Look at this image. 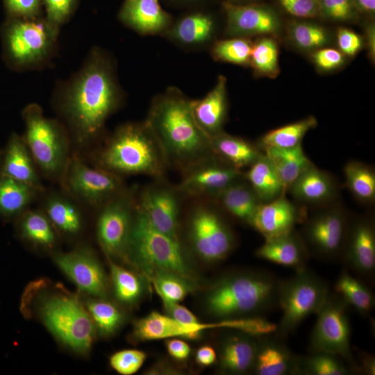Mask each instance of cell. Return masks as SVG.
<instances>
[{"instance_id":"6da1fadb","label":"cell","mask_w":375,"mask_h":375,"mask_svg":"<svg viewBox=\"0 0 375 375\" xmlns=\"http://www.w3.org/2000/svg\"><path fill=\"white\" fill-rule=\"evenodd\" d=\"M58 88L60 109L80 144L98 136L122 97L114 60L99 47L93 48L81 69Z\"/></svg>"},{"instance_id":"7a4b0ae2","label":"cell","mask_w":375,"mask_h":375,"mask_svg":"<svg viewBox=\"0 0 375 375\" xmlns=\"http://www.w3.org/2000/svg\"><path fill=\"white\" fill-rule=\"evenodd\" d=\"M192 99L176 88L154 97L144 121L156 137L167 164L183 169L212 154L210 138L197 124Z\"/></svg>"},{"instance_id":"3957f363","label":"cell","mask_w":375,"mask_h":375,"mask_svg":"<svg viewBox=\"0 0 375 375\" xmlns=\"http://www.w3.org/2000/svg\"><path fill=\"white\" fill-rule=\"evenodd\" d=\"M281 281L267 272H244L220 280L208 294L209 313L219 319L258 316L278 306Z\"/></svg>"},{"instance_id":"277c9868","label":"cell","mask_w":375,"mask_h":375,"mask_svg":"<svg viewBox=\"0 0 375 375\" xmlns=\"http://www.w3.org/2000/svg\"><path fill=\"white\" fill-rule=\"evenodd\" d=\"M99 168L115 174L160 176L167 165L145 122L120 126L98 156Z\"/></svg>"},{"instance_id":"5b68a950","label":"cell","mask_w":375,"mask_h":375,"mask_svg":"<svg viewBox=\"0 0 375 375\" xmlns=\"http://www.w3.org/2000/svg\"><path fill=\"white\" fill-rule=\"evenodd\" d=\"M135 210L125 253L151 276L167 272L192 279L178 239L156 228L138 207Z\"/></svg>"},{"instance_id":"8992f818","label":"cell","mask_w":375,"mask_h":375,"mask_svg":"<svg viewBox=\"0 0 375 375\" xmlns=\"http://www.w3.org/2000/svg\"><path fill=\"white\" fill-rule=\"evenodd\" d=\"M59 28L41 16L11 17L2 31L6 60L18 69H34L45 66L56 51Z\"/></svg>"},{"instance_id":"52a82bcc","label":"cell","mask_w":375,"mask_h":375,"mask_svg":"<svg viewBox=\"0 0 375 375\" xmlns=\"http://www.w3.org/2000/svg\"><path fill=\"white\" fill-rule=\"evenodd\" d=\"M23 136L35 162L50 177L62 175L69 160L67 133L57 120L47 118L37 103L22 111Z\"/></svg>"},{"instance_id":"ba28073f","label":"cell","mask_w":375,"mask_h":375,"mask_svg":"<svg viewBox=\"0 0 375 375\" xmlns=\"http://www.w3.org/2000/svg\"><path fill=\"white\" fill-rule=\"evenodd\" d=\"M328 294L326 283L306 268L281 281L278 306L282 315L276 333L284 337L293 332L306 318L318 312Z\"/></svg>"},{"instance_id":"9c48e42d","label":"cell","mask_w":375,"mask_h":375,"mask_svg":"<svg viewBox=\"0 0 375 375\" xmlns=\"http://www.w3.org/2000/svg\"><path fill=\"white\" fill-rule=\"evenodd\" d=\"M40 316L49 331L64 344L80 353L90 349L95 326L86 308L74 296L48 297L42 303Z\"/></svg>"},{"instance_id":"30bf717a","label":"cell","mask_w":375,"mask_h":375,"mask_svg":"<svg viewBox=\"0 0 375 375\" xmlns=\"http://www.w3.org/2000/svg\"><path fill=\"white\" fill-rule=\"evenodd\" d=\"M350 218L337 200L318 208L305 220L301 234L310 254L324 260L341 256Z\"/></svg>"},{"instance_id":"8fae6325","label":"cell","mask_w":375,"mask_h":375,"mask_svg":"<svg viewBox=\"0 0 375 375\" xmlns=\"http://www.w3.org/2000/svg\"><path fill=\"white\" fill-rule=\"evenodd\" d=\"M347 306L339 295L328 294L317 313V318L312 331L310 346L312 352L331 353L353 364Z\"/></svg>"},{"instance_id":"7c38bea8","label":"cell","mask_w":375,"mask_h":375,"mask_svg":"<svg viewBox=\"0 0 375 375\" xmlns=\"http://www.w3.org/2000/svg\"><path fill=\"white\" fill-rule=\"evenodd\" d=\"M63 175L71 194L91 206L103 205L121 192L117 174L92 168L76 158L69 159Z\"/></svg>"},{"instance_id":"4fadbf2b","label":"cell","mask_w":375,"mask_h":375,"mask_svg":"<svg viewBox=\"0 0 375 375\" xmlns=\"http://www.w3.org/2000/svg\"><path fill=\"white\" fill-rule=\"evenodd\" d=\"M190 237L197 253L208 262L226 258L234 246L233 235L219 215L208 208H199L190 222Z\"/></svg>"},{"instance_id":"5bb4252c","label":"cell","mask_w":375,"mask_h":375,"mask_svg":"<svg viewBox=\"0 0 375 375\" xmlns=\"http://www.w3.org/2000/svg\"><path fill=\"white\" fill-rule=\"evenodd\" d=\"M103 206L97 225L99 241L108 255L124 254L134 212L132 199L121 192Z\"/></svg>"},{"instance_id":"9a60e30c","label":"cell","mask_w":375,"mask_h":375,"mask_svg":"<svg viewBox=\"0 0 375 375\" xmlns=\"http://www.w3.org/2000/svg\"><path fill=\"white\" fill-rule=\"evenodd\" d=\"M179 190L192 196L212 195L242 178V170L211 155L185 169Z\"/></svg>"},{"instance_id":"2e32d148","label":"cell","mask_w":375,"mask_h":375,"mask_svg":"<svg viewBox=\"0 0 375 375\" xmlns=\"http://www.w3.org/2000/svg\"><path fill=\"white\" fill-rule=\"evenodd\" d=\"M226 16V33L228 37L249 38L269 35L278 31L281 20L271 7L255 3H222Z\"/></svg>"},{"instance_id":"e0dca14e","label":"cell","mask_w":375,"mask_h":375,"mask_svg":"<svg viewBox=\"0 0 375 375\" xmlns=\"http://www.w3.org/2000/svg\"><path fill=\"white\" fill-rule=\"evenodd\" d=\"M341 257L355 273L372 276L375 269V226L371 217L350 218Z\"/></svg>"},{"instance_id":"ac0fdd59","label":"cell","mask_w":375,"mask_h":375,"mask_svg":"<svg viewBox=\"0 0 375 375\" xmlns=\"http://www.w3.org/2000/svg\"><path fill=\"white\" fill-rule=\"evenodd\" d=\"M54 260L58 267L81 291L97 297L106 294L104 272L94 255L86 249L58 253Z\"/></svg>"},{"instance_id":"d6986e66","label":"cell","mask_w":375,"mask_h":375,"mask_svg":"<svg viewBox=\"0 0 375 375\" xmlns=\"http://www.w3.org/2000/svg\"><path fill=\"white\" fill-rule=\"evenodd\" d=\"M226 319L215 323H203L200 321L186 324L180 322L167 315L153 311L138 320L134 325L133 335L140 340H154L172 338L194 340L203 331L212 328H226Z\"/></svg>"},{"instance_id":"ffe728a7","label":"cell","mask_w":375,"mask_h":375,"mask_svg":"<svg viewBox=\"0 0 375 375\" xmlns=\"http://www.w3.org/2000/svg\"><path fill=\"white\" fill-rule=\"evenodd\" d=\"M288 191L296 201L319 208L337 200L339 186L332 174L313 164L299 175Z\"/></svg>"},{"instance_id":"44dd1931","label":"cell","mask_w":375,"mask_h":375,"mask_svg":"<svg viewBox=\"0 0 375 375\" xmlns=\"http://www.w3.org/2000/svg\"><path fill=\"white\" fill-rule=\"evenodd\" d=\"M303 217L301 210L283 194L262 203L250 226L267 239L292 231Z\"/></svg>"},{"instance_id":"7402d4cb","label":"cell","mask_w":375,"mask_h":375,"mask_svg":"<svg viewBox=\"0 0 375 375\" xmlns=\"http://www.w3.org/2000/svg\"><path fill=\"white\" fill-rule=\"evenodd\" d=\"M138 207L156 228L178 239L179 203L174 191L167 188H148L142 193Z\"/></svg>"},{"instance_id":"603a6c76","label":"cell","mask_w":375,"mask_h":375,"mask_svg":"<svg viewBox=\"0 0 375 375\" xmlns=\"http://www.w3.org/2000/svg\"><path fill=\"white\" fill-rule=\"evenodd\" d=\"M119 19L142 35H162L172 24L171 15L163 10L159 0H125Z\"/></svg>"},{"instance_id":"cb8c5ba5","label":"cell","mask_w":375,"mask_h":375,"mask_svg":"<svg viewBox=\"0 0 375 375\" xmlns=\"http://www.w3.org/2000/svg\"><path fill=\"white\" fill-rule=\"evenodd\" d=\"M216 26L215 18L211 13L197 10L172 22L162 35L183 47H203L212 42Z\"/></svg>"},{"instance_id":"d4e9b609","label":"cell","mask_w":375,"mask_h":375,"mask_svg":"<svg viewBox=\"0 0 375 375\" xmlns=\"http://www.w3.org/2000/svg\"><path fill=\"white\" fill-rule=\"evenodd\" d=\"M226 83V78L219 75L204 97L192 101L194 119L209 138L223 131L228 110Z\"/></svg>"},{"instance_id":"484cf974","label":"cell","mask_w":375,"mask_h":375,"mask_svg":"<svg viewBox=\"0 0 375 375\" xmlns=\"http://www.w3.org/2000/svg\"><path fill=\"white\" fill-rule=\"evenodd\" d=\"M265 240L256 250V256L296 271L306 268L310 252L301 235L294 229Z\"/></svg>"},{"instance_id":"4316f807","label":"cell","mask_w":375,"mask_h":375,"mask_svg":"<svg viewBox=\"0 0 375 375\" xmlns=\"http://www.w3.org/2000/svg\"><path fill=\"white\" fill-rule=\"evenodd\" d=\"M34 162L24 138L12 133L2 153L0 173L41 191L42 185Z\"/></svg>"},{"instance_id":"83f0119b","label":"cell","mask_w":375,"mask_h":375,"mask_svg":"<svg viewBox=\"0 0 375 375\" xmlns=\"http://www.w3.org/2000/svg\"><path fill=\"white\" fill-rule=\"evenodd\" d=\"M299 358L278 340L264 335L258 340L253 370L258 375L297 374Z\"/></svg>"},{"instance_id":"f1b7e54d","label":"cell","mask_w":375,"mask_h":375,"mask_svg":"<svg viewBox=\"0 0 375 375\" xmlns=\"http://www.w3.org/2000/svg\"><path fill=\"white\" fill-rule=\"evenodd\" d=\"M210 147L217 158L240 170L249 167L263 154L256 144L224 131L210 138Z\"/></svg>"},{"instance_id":"f546056e","label":"cell","mask_w":375,"mask_h":375,"mask_svg":"<svg viewBox=\"0 0 375 375\" xmlns=\"http://www.w3.org/2000/svg\"><path fill=\"white\" fill-rule=\"evenodd\" d=\"M253 336L243 335H232L223 342L219 353L221 369L229 374H240L253 369L258 341Z\"/></svg>"},{"instance_id":"4dcf8cb0","label":"cell","mask_w":375,"mask_h":375,"mask_svg":"<svg viewBox=\"0 0 375 375\" xmlns=\"http://www.w3.org/2000/svg\"><path fill=\"white\" fill-rule=\"evenodd\" d=\"M215 197L229 214L249 225L262 203L244 176L224 188Z\"/></svg>"},{"instance_id":"1f68e13d","label":"cell","mask_w":375,"mask_h":375,"mask_svg":"<svg viewBox=\"0 0 375 375\" xmlns=\"http://www.w3.org/2000/svg\"><path fill=\"white\" fill-rule=\"evenodd\" d=\"M244 176L262 203L269 202L285 194L283 183L264 153L244 173Z\"/></svg>"},{"instance_id":"d6a6232c","label":"cell","mask_w":375,"mask_h":375,"mask_svg":"<svg viewBox=\"0 0 375 375\" xmlns=\"http://www.w3.org/2000/svg\"><path fill=\"white\" fill-rule=\"evenodd\" d=\"M262 152L275 168L285 192L302 172L313 165L301 144L289 149L268 148Z\"/></svg>"},{"instance_id":"836d02e7","label":"cell","mask_w":375,"mask_h":375,"mask_svg":"<svg viewBox=\"0 0 375 375\" xmlns=\"http://www.w3.org/2000/svg\"><path fill=\"white\" fill-rule=\"evenodd\" d=\"M37 192L32 186L0 173V215L19 217L27 210Z\"/></svg>"},{"instance_id":"e575fe53","label":"cell","mask_w":375,"mask_h":375,"mask_svg":"<svg viewBox=\"0 0 375 375\" xmlns=\"http://www.w3.org/2000/svg\"><path fill=\"white\" fill-rule=\"evenodd\" d=\"M53 227L68 234L78 233L83 225V217L77 205L62 194L49 196L44 203V212Z\"/></svg>"},{"instance_id":"d590c367","label":"cell","mask_w":375,"mask_h":375,"mask_svg":"<svg viewBox=\"0 0 375 375\" xmlns=\"http://www.w3.org/2000/svg\"><path fill=\"white\" fill-rule=\"evenodd\" d=\"M317 124V119L308 116L267 132L259 138L256 144L262 151L268 148H292L301 144L306 134Z\"/></svg>"},{"instance_id":"8d00e7d4","label":"cell","mask_w":375,"mask_h":375,"mask_svg":"<svg viewBox=\"0 0 375 375\" xmlns=\"http://www.w3.org/2000/svg\"><path fill=\"white\" fill-rule=\"evenodd\" d=\"M19 217L18 228L23 239L45 249L54 246L56 237L53 226L44 212L26 210Z\"/></svg>"},{"instance_id":"74e56055","label":"cell","mask_w":375,"mask_h":375,"mask_svg":"<svg viewBox=\"0 0 375 375\" xmlns=\"http://www.w3.org/2000/svg\"><path fill=\"white\" fill-rule=\"evenodd\" d=\"M345 185L359 202L372 203L375 200V170L358 160L349 161L344 167Z\"/></svg>"},{"instance_id":"f35d334b","label":"cell","mask_w":375,"mask_h":375,"mask_svg":"<svg viewBox=\"0 0 375 375\" xmlns=\"http://www.w3.org/2000/svg\"><path fill=\"white\" fill-rule=\"evenodd\" d=\"M334 288L348 306L360 314L367 315L374 307V297L371 290L347 270L340 274Z\"/></svg>"},{"instance_id":"ab89813d","label":"cell","mask_w":375,"mask_h":375,"mask_svg":"<svg viewBox=\"0 0 375 375\" xmlns=\"http://www.w3.org/2000/svg\"><path fill=\"white\" fill-rule=\"evenodd\" d=\"M249 65L258 75L276 77L279 73L278 47L276 42L268 35L258 38L253 43Z\"/></svg>"},{"instance_id":"60d3db41","label":"cell","mask_w":375,"mask_h":375,"mask_svg":"<svg viewBox=\"0 0 375 375\" xmlns=\"http://www.w3.org/2000/svg\"><path fill=\"white\" fill-rule=\"evenodd\" d=\"M288 35L300 49L315 51L328 43L329 35L320 24L310 21L297 20L290 24Z\"/></svg>"},{"instance_id":"b9f144b4","label":"cell","mask_w":375,"mask_h":375,"mask_svg":"<svg viewBox=\"0 0 375 375\" xmlns=\"http://www.w3.org/2000/svg\"><path fill=\"white\" fill-rule=\"evenodd\" d=\"M252 45L247 38L229 37L215 41L211 46L210 53L216 60L246 65L249 64Z\"/></svg>"},{"instance_id":"7bdbcfd3","label":"cell","mask_w":375,"mask_h":375,"mask_svg":"<svg viewBox=\"0 0 375 375\" xmlns=\"http://www.w3.org/2000/svg\"><path fill=\"white\" fill-rule=\"evenodd\" d=\"M351 371L337 356L325 352H312L299 358L297 374L310 375H347Z\"/></svg>"},{"instance_id":"ee69618b","label":"cell","mask_w":375,"mask_h":375,"mask_svg":"<svg viewBox=\"0 0 375 375\" xmlns=\"http://www.w3.org/2000/svg\"><path fill=\"white\" fill-rule=\"evenodd\" d=\"M110 273L115 295L120 301L131 303L138 299L143 288L136 274L112 262Z\"/></svg>"},{"instance_id":"f6af8a7d","label":"cell","mask_w":375,"mask_h":375,"mask_svg":"<svg viewBox=\"0 0 375 375\" xmlns=\"http://www.w3.org/2000/svg\"><path fill=\"white\" fill-rule=\"evenodd\" d=\"M93 323L104 335L114 333L122 322V315L112 303L103 300L90 299L86 304Z\"/></svg>"},{"instance_id":"bcb514c9","label":"cell","mask_w":375,"mask_h":375,"mask_svg":"<svg viewBox=\"0 0 375 375\" xmlns=\"http://www.w3.org/2000/svg\"><path fill=\"white\" fill-rule=\"evenodd\" d=\"M151 276L161 299L178 302L182 301L190 291L188 281L176 274L158 272Z\"/></svg>"},{"instance_id":"7dc6e473","label":"cell","mask_w":375,"mask_h":375,"mask_svg":"<svg viewBox=\"0 0 375 375\" xmlns=\"http://www.w3.org/2000/svg\"><path fill=\"white\" fill-rule=\"evenodd\" d=\"M322 17L333 21H351L360 14L353 0H319Z\"/></svg>"},{"instance_id":"c3c4849f","label":"cell","mask_w":375,"mask_h":375,"mask_svg":"<svg viewBox=\"0 0 375 375\" xmlns=\"http://www.w3.org/2000/svg\"><path fill=\"white\" fill-rule=\"evenodd\" d=\"M146 353L137 349H124L112 354L110 365L117 372L123 375H131L137 372L144 364Z\"/></svg>"},{"instance_id":"681fc988","label":"cell","mask_w":375,"mask_h":375,"mask_svg":"<svg viewBox=\"0 0 375 375\" xmlns=\"http://www.w3.org/2000/svg\"><path fill=\"white\" fill-rule=\"evenodd\" d=\"M46 10L45 18L53 25L60 27L73 15L78 0H41Z\"/></svg>"},{"instance_id":"f907efd6","label":"cell","mask_w":375,"mask_h":375,"mask_svg":"<svg viewBox=\"0 0 375 375\" xmlns=\"http://www.w3.org/2000/svg\"><path fill=\"white\" fill-rule=\"evenodd\" d=\"M290 15L302 19L322 17L319 0H278Z\"/></svg>"},{"instance_id":"816d5d0a","label":"cell","mask_w":375,"mask_h":375,"mask_svg":"<svg viewBox=\"0 0 375 375\" xmlns=\"http://www.w3.org/2000/svg\"><path fill=\"white\" fill-rule=\"evenodd\" d=\"M11 17L35 18L40 17L41 0H3Z\"/></svg>"},{"instance_id":"f5cc1de1","label":"cell","mask_w":375,"mask_h":375,"mask_svg":"<svg viewBox=\"0 0 375 375\" xmlns=\"http://www.w3.org/2000/svg\"><path fill=\"white\" fill-rule=\"evenodd\" d=\"M344 55L333 48H320L314 51L312 60L317 68L330 71L339 68L344 61Z\"/></svg>"},{"instance_id":"db71d44e","label":"cell","mask_w":375,"mask_h":375,"mask_svg":"<svg viewBox=\"0 0 375 375\" xmlns=\"http://www.w3.org/2000/svg\"><path fill=\"white\" fill-rule=\"evenodd\" d=\"M337 42L341 53L349 57L356 55L363 46L360 35L347 28L338 29Z\"/></svg>"},{"instance_id":"11a10c76","label":"cell","mask_w":375,"mask_h":375,"mask_svg":"<svg viewBox=\"0 0 375 375\" xmlns=\"http://www.w3.org/2000/svg\"><path fill=\"white\" fill-rule=\"evenodd\" d=\"M167 315L173 319L183 323H195L199 320L187 308L180 305L178 302L170 301L162 299Z\"/></svg>"},{"instance_id":"9f6ffc18","label":"cell","mask_w":375,"mask_h":375,"mask_svg":"<svg viewBox=\"0 0 375 375\" xmlns=\"http://www.w3.org/2000/svg\"><path fill=\"white\" fill-rule=\"evenodd\" d=\"M169 339L166 343L169 354L178 360L188 358L191 351L190 346L183 340L175 338Z\"/></svg>"},{"instance_id":"6f0895ef","label":"cell","mask_w":375,"mask_h":375,"mask_svg":"<svg viewBox=\"0 0 375 375\" xmlns=\"http://www.w3.org/2000/svg\"><path fill=\"white\" fill-rule=\"evenodd\" d=\"M195 358L199 365L208 367L215 362L217 355L212 347L206 345L197 349Z\"/></svg>"},{"instance_id":"680465c9","label":"cell","mask_w":375,"mask_h":375,"mask_svg":"<svg viewBox=\"0 0 375 375\" xmlns=\"http://www.w3.org/2000/svg\"><path fill=\"white\" fill-rule=\"evenodd\" d=\"M360 14L372 16L375 12V0H353Z\"/></svg>"},{"instance_id":"91938a15","label":"cell","mask_w":375,"mask_h":375,"mask_svg":"<svg viewBox=\"0 0 375 375\" xmlns=\"http://www.w3.org/2000/svg\"><path fill=\"white\" fill-rule=\"evenodd\" d=\"M367 46L369 52V56L371 59L375 58V28L374 24L371 23L366 29Z\"/></svg>"},{"instance_id":"94428289","label":"cell","mask_w":375,"mask_h":375,"mask_svg":"<svg viewBox=\"0 0 375 375\" xmlns=\"http://www.w3.org/2000/svg\"><path fill=\"white\" fill-rule=\"evenodd\" d=\"M257 0H226V1L234 4H246L255 3Z\"/></svg>"},{"instance_id":"6125c7cd","label":"cell","mask_w":375,"mask_h":375,"mask_svg":"<svg viewBox=\"0 0 375 375\" xmlns=\"http://www.w3.org/2000/svg\"><path fill=\"white\" fill-rule=\"evenodd\" d=\"M174 1L178 3H192L198 2L201 0H174Z\"/></svg>"},{"instance_id":"be15d7a7","label":"cell","mask_w":375,"mask_h":375,"mask_svg":"<svg viewBox=\"0 0 375 375\" xmlns=\"http://www.w3.org/2000/svg\"><path fill=\"white\" fill-rule=\"evenodd\" d=\"M1 158H2V153L0 151V167H1Z\"/></svg>"}]
</instances>
